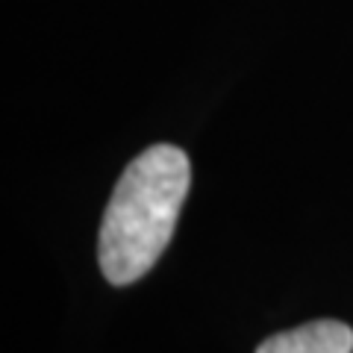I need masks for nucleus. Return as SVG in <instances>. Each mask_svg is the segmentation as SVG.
<instances>
[{
    "instance_id": "f03ea898",
    "label": "nucleus",
    "mask_w": 353,
    "mask_h": 353,
    "mask_svg": "<svg viewBox=\"0 0 353 353\" xmlns=\"http://www.w3.org/2000/svg\"><path fill=\"white\" fill-rule=\"evenodd\" d=\"M256 353H353V330L333 318L309 321L265 339Z\"/></svg>"
},
{
    "instance_id": "f257e3e1",
    "label": "nucleus",
    "mask_w": 353,
    "mask_h": 353,
    "mask_svg": "<svg viewBox=\"0 0 353 353\" xmlns=\"http://www.w3.org/2000/svg\"><path fill=\"white\" fill-rule=\"evenodd\" d=\"M192 165L174 145H150L115 183L101 224L97 256L112 285H130L157 265L189 194Z\"/></svg>"
}]
</instances>
